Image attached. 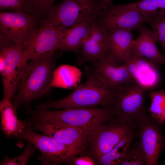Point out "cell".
Segmentation results:
<instances>
[{"label":"cell","instance_id":"obj_11","mask_svg":"<svg viewBox=\"0 0 165 165\" xmlns=\"http://www.w3.org/2000/svg\"><path fill=\"white\" fill-rule=\"evenodd\" d=\"M62 32L61 29L41 20L34 35L23 46L26 60H36L54 54L55 51L60 49Z\"/></svg>","mask_w":165,"mask_h":165},{"label":"cell","instance_id":"obj_23","mask_svg":"<svg viewBox=\"0 0 165 165\" xmlns=\"http://www.w3.org/2000/svg\"><path fill=\"white\" fill-rule=\"evenodd\" d=\"M146 23L150 25L156 42L160 45L165 57V13L148 16Z\"/></svg>","mask_w":165,"mask_h":165},{"label":"cell","instance_id":"obj_22","mask_svg":"<svg viewBox=\"0 0 165 165\" xmlns=\"http://www.w3.org/2000/svg\"><path fill=\"white\" fill-rule=\"evenodd\" d=\"M127 4L131 9L146 15L165 13V0H140Z\"/></svg>","mask_w":165,"mask_h":165},{"label":"cell","instance_id":"obj_17","mask_svg":"<svg viewBox=\"0 0 165 165\" xmlns=\"http://www.w3.org/2000/svg\"><path fill=\"white\" fill-rule=\"evenodd\" d=\"M108 32L110 47L106 55L116 63H127L130 58L134 41L132 31L116 29Z\"/></svg>","mask_w":165,"mask_h":165},{"label":"cell","instance_id":"obj_25","mask_svg":"<svg viewBox=\"0 0 165 165\" xmlns=\"http://www.w3.org/2000/svg\"><path fill=\"white\" fill-rule=\"evenodd\" d=\"M149 96L151 100V105L148 110L151 114L150 116L161 124L163 111L165 105V91L163 90L152 91Z\"/></svg>","mask_w":165,"mask_h":165},{"label":"cell","instance_id":"obj_1","mask_svg":"<svg viewBox=\"0 0 165 165\" xmlns=\"http://www.w3.org/2000/svg\"><path fill=\"white\" fill-rule=\"evenodd\" d=\"M86 82L76 88L69 95L60 100L50 101L40 105L39 109L96 107L110 108L113 104L116 90L112 89L97 75L93 68L85 70Z\"/></svg>","mask_w":165,"mask_h":165},{"label":"cell","instance_id":"obj_2","mask_svg":"<svg viewBox=\"0 0 165 165\" xmlns=\"http://www.w3.org/2000/svg\"><path fill=\"white\" fill-rule=\"evenodd\" d=\"M53 56H48L27 63L17 87V93L12 99L16 109L22 105L28 106L48 91L54 73Z\"/></svg>","mask_w":165,"mask_h":165},{"label":"cell","instance_id":"obj_8","mask_svg":"<svg viewBox=\"0 0 165 165\" xmlns=\"http://www.w3.org/2000/svg\"><path fill=\"white\" fill-rule=\"evenodd\" d=\"M33 130L60 142L83 151L88 141L83 131L76 127L51 119L31 116L26 120Z\"/></svg>","mask_w":165,"mask_h":165},{"label":"cell","instance_id":"obj_6","mask_svg":"<svg viewBox=\"0 0 165 165\" xmlns=\"http://www.w3.org/2000/svg\"><path fill=\"white\" fill-rule=\"evenodd\" d=\"M27 63L22 45L11 41L1 44L0 72L3 84V98L11 100L15 96Z\"/></svg>","mask_w":165,"mask_h":165},{"label":"cell","instance_id":"obj_29","mask_svg":"<svg viewBox=\"0 0 165 165\" xmlns=\"http://www.w3.org/2000/svg\"><path fill=\"white\" fill-rule=\"evenodd\" d=\"M75 165H94L95 164L93 159L88 156L79 157H74L72 161Z\"/></svg>","mask_w":165,"mask_h":165},{"label":"cell","instance_id":"obj_12","mask_svg":"<svg viewBox=\"0 0 165 165\" xmlns=\"http://www.w3.org/2000/svg\"><path fill=\"white\" fill-rule=\"evenodd\" d=\"M162 125L150 116H146L136 124L144 154L145 165H159L160 155L165 149V137L163 134Z\"/></svg>","mask_w":165,"mask_h":165},{"label":"cell","instance_id":"obj_26","mask_svg":"<svg viewBox=\"0 0 165 165\" xmlns=\"http://www.w3.org/2000/svg\"><path fill=\"white\" fill-rule=\"evenodd\" d=\"M145 164V158L140 141L136 142L129 149L126 156L120 165H143Z\"/></svg>","mask_w":165,"mask_h":165},{"label":"cell","instance_id":"obj_13","mask_svg":"<svg viewBox=\"0 0 165 165\" xmlns=\"http://www.w3.org/2000/svg\"><path fill=\"white\" fill-rule=\"evenodd\" d=\"M137 127L113 119L100 126L90 139L91 154L97 160L111 150Z\"/></svg>","mask_w":165,"mask_h":165},{"label":"cell","instance_id":"obj_19","mask_svg":"<svg viewBox=\"0 0 165 165\" xmlns=\"http://www.w3.org/2000/svg\"><path fill=\"white\" fill-rule=\"evenodd\" d=\"M139 32L138 36L134 40L132 53L148 59L158 67L165 65V57L159 51L151 30L143 26Z\"/></svg>","mask_w":165,"mask_h":165},{"label":"cell","instance_id":"obj_10","mask_svg":"<svg viewBox=\"0 0 165 165\" xmlns=\"http://www.w3.org/2000/svg\"><path fill=\"white\" fill-rule=\"evenodd\" d=\"M148 16L130 9L127 4H112L107 5L95 21L107 32L116 29L139 31L146 23Z\"/></svg>","mask_w":165,"mask_h":165},{"label":"cell","instance_id":"obj_5","mask_svg":"<svg viewBox=\"0 0 165 165\" xmlns=\"http://www.w3.org/2000/svg\"><path fill=\"white\" fill-rule=\"evenodd\" d=\"M146 91L134 81L117 89L110 108L114 119L136 126L139 120L147 116L145 107Z\"/></svg>","mask_w":165,"mask_h":165},{"label":"cell","instance_id":"obj_7","mask_svg":"<svg viewBox=\"0 0 165 165\" xmlns=\"http://www.w3.org/2000/svg\"><path fill=\"white\" fill-rule=\"evenodd\" d=\"M23 139L31 143L41 152L37 159L42 165L69 163L82 151L64 145L53 138L34 131L30 124L26 127Z\"/></svg>","mask_w":165,"mask_h":165},{"label":"cell","instance_id":"obj_27","mask_svg":"<svg viewBox=\"0 0 165 165\" xmlns=\"http://www.w3.org/2000/svg\"><path fill=\"white\" fill-rule=\"evenodd\" d=\"M36 148L30 142L28 141L24 152L20 156L14 158L4 157L0 162L1 165H24L34 153Z\"/></svg>","mask_w":165,"mask_h":165},{"label":"cell","instance_id":"obj_21","mask_svg":"<svg viewBox=\"0 0 165 165\" xmlns=\"http://www.w3.org/2000/svg\"><path fill=\"white\" fill-rule=\"evenodd\" d=\"M138 134L136 128L127 134L111 150L97 160L103 165H120L126 156L130 145Z\"/></svg>","mask_w":165,"mask_h":165},{"label":"cell","instance_id":"obj_16","mask_svg":"<svg viewBox=\"0 0 165 165\" xmlns=\"http://www.w3.org/2000/svg\"><path fill=\"white\" fill-rule=\"evenodd\" d=\"M93 64V69L95 74L112 89L116 90L133 81L126 64L116 63L106 55Z\"/></svg>","mask_w":165,"mask_h":165},{"label":"cell","instance_id":"obj_18","mask_svg":"<svg viewBox=\"0 0 165 165\" xmlns=\"http://www.w3.org/2000/svg\"><path fill=\"white\" fill-rule=\"evenodd\" d=\"M16 109L11 100L3 98L0 103L1 129L7 138L11 137L18 140L20 146L26 127L29 125L26 120L21 121L17 117Z\"/></svg>","mask_w":165,"mask_h":165},{"label":"cell","instance_id":"obj_14","mask_svg":"<svg viewBox=\"0 0 165 165\" xmlns=\"http://www.w3.org/2000/svg\"><path fill=\"white\" fill-rule=\"evenodd\" d=\"M109 47L108 33L94 21L89 35L82 45L80 54L77 59L78 64L96 62L106 55Z\"/></svg>","mask_w":165,"mask_h":165},{"label":"cell","instance_id":"obj_4","mask_svg":"<svg viewBox=\"0 0 165 165\" xmlns=\"http://www.w3.org/2000/svg\"><path fill=\"white\" fill-rule=\"evenodd\" d=\"M106 6L100 0H63L53 5L42 20L54 27L67 29L85 21H95Z\"/></svg>","mask_w":165,"mask_h":165},{"label":"cell","instance_id":"obj_30","mask_svg":"<svg viewBox=\"0 0 165 165\" xmlns=\"http://www.w3.org/2000/svg\"><path fill=\"white\" fill-rule=\"evenodd\" d=\"M161 123L162 125L165 123V105L163 111Z\"/></svg>","mask_w":165,"mask_h":165},{"label":"cell","instance_id":"obj_3","mask_svg":"<svg viewBox=\"0 0 165 165\" xmlns=\"http://www.w3.org/2000/svg\"><path fill=\"white\" fill-rule=\"evenodd\" d=\"M31 112L34 116L58 121L79 128L83 131L88 142L100 126L114 119L111 108L104 107L69 108L57 111L37 109Z\"/></svg>","mask_w":165,"mask_h":165},{"label":"cell","instance_id":"obj_15","mask_svg":"<svg viewBox=\"0 0 165 165\" xmlns=\"http://www.w3.org/2000/svg\"><path fill=\"white\" fill-rule=\"evenodd\" d=\"M126 64L133 81L146 90L156 87L160 83L159 67L148 59L131 53Z\"/></svg>","mask_w":165,"mask_h":165},{"label":"cell","instance_id":"obj_20","mask_svg":"<svg viewBox=\"0 0 165 165\" xmlns=\"http://www.w3.org/2000/svg\"><path fill=\"white\" fill-rule=\"evenodd\" d=\"M94 21H85L69 28L61 29L62 35L59 49L63 52L78 51L89 35Z\"/></svg>","mask_w":165,"mask_h":165},{"label":"cell","instance_id":"obj_9","mask_svg":"<svg viewBox=\"0 0 165 165\" xmlns=\"http://www.w3.org/2000/svg\"><path fill=\"white\" fill-rule=\"evenodd\" d=\"M39 21L27 12L1 11V34L10 41L23 46L37 31L40 25Z\"/></svg>","mask_w":165,"mask_h":165},{"label":"cell","instance_id":"obj_28","mask_svg":"<svg viewBox=\"0 0 165 165\" xmlns=\"http://www.w3.org/2000/svg\"><path fill=\"white\" fill-rule=\"evenodd\" d=\"M0 8L14 12H27L25 8V0H0Z\"/></svg>","mask_w":165,"mask_h":165},{"label":"cell","instance_id":"obj_24","mask_svg":"<svg viewBox=\"0 0 165 165\" xmlns=\"http://www.w3.org/2000/svg\"><path fill=\"white\" fill-rule=\"evenodd\" d=\"M56 0H25L27 11L40 21L45 20Z\"/></svg>","mask_w":165,"mask_h":165},{"label":"cell","instance_id":"obj_31","mask_svg":"<svg viewBox=\"0 0 165 165\" xmlns=\"http://www.w3.org/2000/svg\"><path fill=\"white\" fill-rule=\"evenodd\" d=\"M103 3L108 4L111 5L112 4V0H100Z\"/></svg>","mask_w":165,"mask_h":165}]
</instances>
